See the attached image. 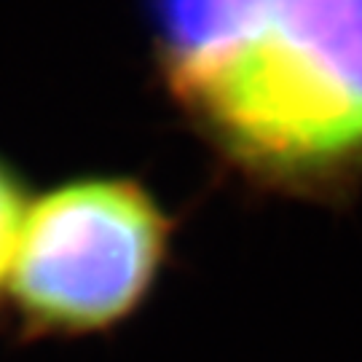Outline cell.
Masks as SVG:
<instances>
[{"label": "cell", "instance_id": "obj_1", "mask_svg": "<svg viewBox=\"0 0 362 362\" xmlns=\"http://www.w3.org/2000/svg\"><path fill=\"white\" fill-rule=\"evenodd\" d=\"M236 177L317 204L362 185V0L250 6L228 52L164 86Z\"/></svg>", "mask_w": 362, "mask_h": 362}, {"label": "cell", "instance_id": "obj_2", "mask_svg": "<svg viewBox=\"0 0 362 362\" xmlns=\"http://www.w3.org/2000/svg\"><path fill=\"white\" fill-rule=\"evenodd\" d=\"M172 233L169 212L134 177L59 182L30 202L0 293L25 336H100L148 303Z\"/></svg>", "mask_w": 362, "mask_h": 362}, {"label": "cell", "instance_id": "obj_3", "mask_svg": "<svg viewBox=\"0 0 362 362\" xmlns=\"http://www.w3.org/2000/svg\"><path fill=\"white\" fill-rule=\"evenodd\" d=\"M30 202L33 199H30L22 175L6 158H0V287H3V276L8 272V263H11L19 233L25 226Z\"/></svg>", "mask_w": 362, "mask_h": 362}, {"label": "cell", "instance_id": "obj_4", "mask_svg": "<svg viewBox=\"0 0 362 362\" xmlns=\"http://www.w3.org/2000/svg\"><path fill=\"white\" fill-rule=\"evenodd\" d=\"M252 6H272V3H279V0H250Z\"/></svg>", "mask_w": 362, "mask_h": 362}]
</instances>
